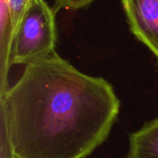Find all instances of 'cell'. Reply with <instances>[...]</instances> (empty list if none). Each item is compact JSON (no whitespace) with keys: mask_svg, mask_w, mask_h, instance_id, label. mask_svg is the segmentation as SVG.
Here are the masks:
<instances>
[{"mask_svg":"<svg viewBox=\"0 0 158 158\" xmlns=\"http://www.w3.org/2000/svg\"><path fill=\"white\" fill-rule=\"evenodd\" d=\"M0 106L17 158H86L108 138L120 110L106 80L56 51L25 65Z\"/></svg>","mask_w":158,"mask_h":158,"instance_id":"6da1fadb","label":"cell"},{"mask_svg":"<svg viewBox=\"0 0 158 158\" xmlns=\"http://www.w3.org/2000/svg\"><path fill=\"white\" fill-rule=\"evenodd\" d=\"M56 10L45 0H31L11 40L8 64L27 65L55 52Z\"/></svg>","mask_w":158,"mask_h":158,"instance_id":"7a4b0ae2","label":"cell"},{"mask_svg":"<svg viewBox=\"0 0 158 158\" xmlns=\"http://www.w3.org/2000/svg\"><path fill=\"white\" fill-rule=\"evenodd\" d=\"M121 4L131 33L158 63V0H121Z\"/></svg>","mask_w":158,"mask_h":158,"instance_id":"3957f363","label":"cell"},{"mask_svg":"<svg viewBox=\"0 0 158 158\" xmlns=\"http://www.w3.org/2000/svg\"><path fill=\"white\" fill-rule=\"evenodd\" d=\"M128 158H158V118L130 135Z\"/></svg>","mask_w":158,"mask_h":158,"instance_id":"277c9868","label":"cell"},{"mask_svg":"<svg viewBox=\"0 0 158 158\" xmlns=\"http://www.w3.org/2000/svg\"><path fill=\"white\" fill-rule=\"evenodd\" d=\"M96 0H55L54 9L57 12L60 9L78 10L86 8Z\"/></svg>","mask_w":158,"mask_h":158,"instance_id":"5b68a950","label":"cell"},{"mask_svg":"<svg viewBox=\"0 0 158 158\" xmlns=\"http://www.w3.org/2000/svg\"><path fill=\"white\" fill-rule=\"evenodd\" d=\"M1 158H17L14 150L12 147V143L9 138V134L7 132L6 125L1 122Z\"/></svg>","mask_w":158,"mask_h":158,"instance_id":"8992f818","label":"cell"},{"mask_svg":"<svg viewBox=\"0 0 158 158\" xmlns=\"http://www.w3.org/2000/svg\"><path fill=\"white\" fill-rule=\"evenodd\" d=\"M3 1H4V0H0V3H2Z\"/></svg>","mask_w":158,"mask_h":158,"instance_id":"52a82bcc","label":"cell"}]
</instances>
